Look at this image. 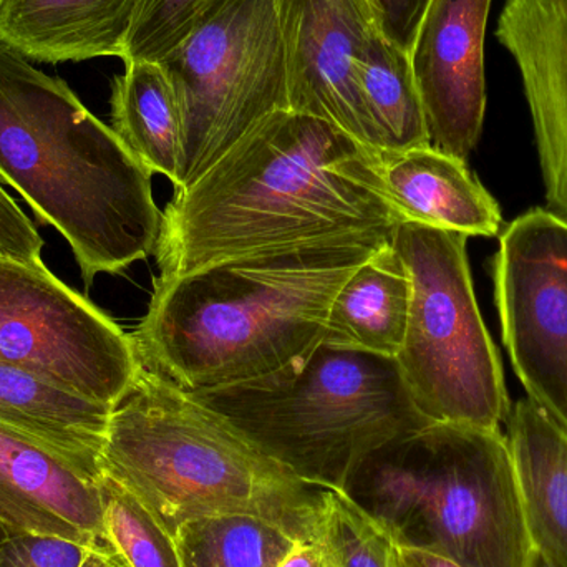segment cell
Returning a JSON list of instances; mask_svg holds the SVG:
<instances>
[{"mask_svg":"<svg viewBox=\"0 0 567 567\" xmlns=\"http://www.w3.org/2000/svg\"><path fill=\"white\" fill-rule=\"evenodd\" d=\"M400 223L379 155L326 120L279 110L175 189L153 252L155 282L303 246L392 241Z\"/></svg>","mask_w":567,"mask_h":567,"instance_id":"6da1fadb","label":"cell"},{"mask_svg":"<svg viewBox=\"0 0 567 567\" xmlns=\"http://www.w3.org/2000/svg\"><path fill=\"white\" fill-rule=\"evenodd\" d=\"M389 243L303 246L155 282L130 336L140 367L186 392L271 375L323 342L333 297Z\"/></svg>","mask_w":567,"mask_h":567,"instance_id":"7a4b0ae2","label":"cell"},{"mask_svg":"<svg viewBox=\"0 0 567 567\" xmlns=\"http://www.w3.org/2000/svg\"><path fill=\"white\" fill-rule=\"evenodd\" d=\"M0 179L65 238L86 287L155 252L152 173L69 83L2 42Z\"/></svg>","mask_w":567,"mask_h":567,"instance_id":"3957f363","label":"cell"},{"mask_svg":"<svg viewBox=\"0 0 567 567\" xmlns=\"http://www.w3.org/2000/svg\"><path fill=\"white\" fill-rule=\"evenodd\" d=\"M102 472L172 538L193 519L246 515L297 542H316L327 492L266 455L192 393L145 369L113 406Z\"/></svg>","mask_w":567,"mask_h":567,"instance_id":"277c9868","label":"cell"},{"mask_svg":"<svg viewBox=\"0 0 567 567\" xmlns=\"http://www.w3.org/2000/svg\"><path fill=\"white\" fill-rule=\"evenodd\" d=\"M342 493L402 548L463 567H528L532 559L503 432L429 423L369 453Z\"/></svg>","mask_w":567,"mask_h":567,"instance_id":"5b68a950","label":"cell"},{"mask_svg":"<svg viewBox=\"0 0 567 567\" xmlns=\"http://www.w3.org/2000/svg\"><path fill=\"white\" fill-rule=\"evenodd\" d=\"M189 393L293 475L336 492L373 450L432 423L396 359L326 342L271 375Z\"/></svg>","mask_w":567,"mask_h":567,"instance_id":"8992f818","label":"cell"},{"mask_svg":"<svg viewBox=\"0 0 567 567\" xmlns=\"http://www.w3.org/2000/svg\"><path fill=\"white\" fill-rule=\"evenodd\" d=\"M466 241L419 223L396 226L392 245L409 271L412 297L395 359L426 420L502 432L512 403L476 302Z\"/></svg>","mask_w":567,"mask_h":567,"instance_id":"52a82bcc","label":"cell"},{"mask_svg":"<svg viewBox=\"0 0 567 567\" xmlns=\"http://www.w3.org/2000/svg\"><path fill=\"white\" fill-rule=\"evenodd\" d=\"M182 116L185 188L262 120L289 109L278 0H216L159 60Z\"/></svg>","mask_w":567,"mask_h":567,"instance_id":"ba28073f","label":"cell"},{"mask_svg":"<svg viewBox=\"0 0 567 567\" xmlns=\"http://www.w3.org/2000/svg\"><path fill=\"white\" fill-rule=\"evenodd\" d=\"M0 362L115 406L138 375L132 337L47 266L0 258Z\"/></svg>","mask_w":567,"mask_h":567,"instance_id":"9c48e42d","label":"cell"},{"mask_svg":"<svg viewBox=\"0 0 567 567\" xmlns=\"http://www.w3.org/2000/svg\"><path fill=\"white\" fill-rule=\"evenodd\" d=\"M493 281L513 370L528 399L567 433V219L535 208L509 223Z\"/></svg>","mask_w":567,"mask_h":567,"instance_id":"30bf717a","label":"cell"},{"mask_svg":"<svg viewBox=\"0 0 567 567\" xmlns=\"http://www.w3.org/2000/svg\"><path fill=\"white\" fill-rule=\"evenodd\" d=\"M289 110L326 120L382 156L355 62L379 29L369 0H278Z\"/></svg>","mask_w":567,"mask_h":567,"instance_id":"8fae6325","label":"cell"},{"mask_svg":"<svg viewBox=\"0 0 567 567\" xmlns=\"http://www.w3.org/2000/svg\"><path fill=\"white\" fill-rule=\"evenodd\" d=\"M489 9L492 0H432L409 53L430 146L463 162L485 122Z\"/></svg>","mask_w":567,"mask_h":567,"instance_id":"7c38bea8","label":"cell"},{"mask_svg":"<svg viewBox=\"0 0 567 567\" xmlns=\"http://www.w3.org/2000/svg\"><path fill=\"white\" fill-rule=\"evenodd\" d=\"M496 39L522 75L546 202L567 219V0H505Z\"/></svg>","mask_w":567,"mask_h":567,"instance_id":"4fadbf2b","label":"cell"},{"mask_svg":"<svg viewBox=\"0 0 567 567\" xmlns=\"http://www.w3.org/2000/svg\"><path fill=\"white\" fill-rule=\"evenodd\" d=\"M0 522L13 532L56 536L85 546L106 539L100 482L3 429Z\"/></svg>","mask_w":567,"mask_h":567,"instance_id":"5bb4252c","label":"cell"},{"mask_svg":"<svg viewBox=\"0 0 567 567\" xmlns=\"http://www.w3.org/2000/svg\"><path fill=\"white\" fill-rule=\"evenodd\" d=\"M380 173L386 198L402 221L466 238H495L502 233L498 203L463 159L426 145L385 153L380 156Z\"/></svg>","mask_w":567,"mask_h":567,"instance_id":"9a60e30c","label":"cell"},{"mask_svg":"<svg viewBox=\"0 0 567 567\" xmlns=\"http://www.w3.org/2000/svg\"><path fill=\"white\" fill-rule=\"evenodd\" d=\"M113 406L90 402L0 362V429L22 436L93 482Z\"/></svg>","mask_w":567,"mask_h":567,"instance_id":"2e32d148","label":"cell"},{"mask_svg":"<svg viewBox=\"0 0 567 567\" xmlns=\"http://www.w3.org/2000/svg\"><path fill=\"white\" fill-rule=\"evenodd\" d=\"M140 0H0V42L40 63L120 56Z\"/></svg>","mask_w":567,"mask_h":567,"instance_id":"e0dca14e","label":"cell"},{"mask_svg":"<svg viewBox=\"0 0 567 567\" xmlns=\"http://www.w3.org/2000/svg\"><path fill=\"white\" fill-rule=\"evenodd\" d=\"M505 426L533 551L567 567V433L529 399L512 405Z\"/></svg>","mask_w":567,"mask_h":567,"instance_id":"ac0fdd59","label":"cell"},{"mask_svg":"<svg viewBox=\"0 0 567 567\" xmlns=\"http://www.w3.org/2000/svg\"><path fill=\"white\" fill-rule=\"evenodd\" d=\"M412 284L392 243L377 249L333 297L323 342L399 355L409 320Z\"/></svg>","mask_w":567,"mask_h":567,"instance_id":"d6986e66","label":"cell"},{"mask_svg":"<svg viewBox=\"0 0 567 567\" xmlns=\"http://www.w3.org/2000/svg\"><path fill=\"white\" fill-rule=\"evenodd\" d=\"M112 128L152 175L178 185L182 116L172 83L158 62H128L112 89Z\"/></svg>","mask_w":567,"mask_h":567,"instance_id":"ffe728a7","label":"cell"},{"mask_svg":"<svg viewBox=\"0 0 567 567\" xmlns=\"http://www.w3.org/2000/svg\"><path fill=\"white\" fill-rule=\"evenodd\" d=\"M355 72L363 102L382 136L385 153L430 145L425 112L409 53L377 29L357 59Z\"/></svg>","mask_w":567,"mask_h":567,"instance_id":"44dd1931","label":"cell"},{"mask_svg":"<svg viewBox=\"0 0 567 567\" xmlns=\"http://www.w3.org/2000/svg\"><path fill=\"white\" fill-rule=\"evenodd\" d=\"M175 543L182 567H281L300 542L266 519L225 515L185 523Z\"/></svg>","mask_w":567,"mask_h":567,"instance_id":"7402d4cb","label":"cell"},{"mask_svg":"<svg viewBox=\"0 0 567 567\" xmlns=\"http://www.w3.org/2000/svg\"><path fill=\"white\" fill-rule=\"evenodd\" d=\"M316 542L332 567H396L389 533L339 489L323 495Z\"/></svg>","mask_w":567,"mask_h":567,"instance_id":"603a6c76","label":"cell"},{"mask_svg":"<svg viewBox=\"0 0 567 567\" xmlns=\"http://www.w3.org/2000/svg\"><path fill=\"white\" fill-rule=\"evenodd\" d=\"M105 536L130 567H182L175 538L112 476L100 480Z\"/></svg>","mask_w":567,"mask_h":567,"instance_id":"cb8c5ba5","label":"cell"},{"mask_svg":"<svg viewBox=\"0 0 567 567\" xmlns=\"http://www.w3.org/2000/svg\"><path fill=\"white\" fill-rule=\"evenodd\" d=\"M216 0H140L122 60L159 62Z\"/></svg>","mask_w":567,"mask_h":567,"instance_id":"d4e9b609","label":"cell"},{"mask_svg":"<svg viewBox=\"0 0 567 567\" xmlns=\"http://www.w3.org/2000/svg\"><path fill=\"white\" fill-rule=\"evenodd\" d=\"M89 549L56 536L16 532L0 546V567H82Z\"/></svg>","mask_w":567,"mask_h":567,"instance_id":"484cf974","label":"cell"},{"mask_svg":"<svg viewBox=\"0 0 567 567\" xmlns=\"http://www.w3.org/2000/svg\"><path fill=\"white\" fill-rule=\"evenodd\" d=\"M43 241L33 223L0 185V258L42 265Z\"/></svg>","mask_w":567,"mask_h":567,"instance_id":"4316f807","label":"cell"},{"mask_svg":"<svg viewBox=\"0 0 567 567\" xmlns=\"http://www.w3.org/2000/svg\"><path fill=\"white\" fill-rule=\"evenodd\" d=\"M432 0H369L380 33L410 53Z\"/></svg>","mask_w":567,"mask_h":567,"instance_id":"83f0119b","label":"cell"},{"mask_svg":"<svg viewBox=\"0 0 567 567\" xmlns=\"http://www.w3.org/2000/svg\"><path fill=\"white\" fill-rule=\"evenodd\" d=\"M396 567H463L452 559L422 549L396 546Z\"/></svg>","mask_w":567,"mask_h":567,"instance_id":"f1b7e54d","label":"cell"},{"mask_svg":"<svg viewBox=\"0 0 567 567\" xmlns=\"http://www.w3.org/2000/svg\"><path fill=\"white\" fill-rule=\"evenodd\" d=\"M82 567H130L123 556L113 548L109 539L90 546L89 555Z\"/></svg>","mask_w":567,"mask_h":567,"instance_id":"f546056e","label":"cell"},{"mask_svg":"<svg viewBox=\"0 0 567 567\" xmlns=\"http://www.w3.org/2000/svg\"><path fill=\"white\" fill-rule=\"evenodd\" d=\"M322 549L317 542H300L281 567H322Z\"/></svg>","mask_w":567,"mask_h":567,"instance_id":"4dcf8cb0","label":"cell"},{"mask_svg":"<svg viewBox=\"0 0 567 567\" xmlns=\"http://www.w3.org/2000/svg\"><path fill=\"white\" fill-rule=\"evenodd\" d=\"M528 567H551L548 563L543 559V556H539L538 553L533 551L532 559H529Z\"/></svg>","mask_w":567,"mask_h":567,"instance_id":"1f68e13d","label":"cell"},{"mask_svg":"<svg viewBox=\"0 0 567 567\" xmlns=\"http://www.w3.org/2000/svg\"><path fill=\"white\" fill-rule=\"evenodd\" d=\"M12 533L16 532H13L12 528H9L6 523L0 522V546L9 539V536L12 535Z\"/></svg>","mask_w":567,"mask_h":567,"instance_id":"d6a6232c","label":"cell"},{"mask_svg":"<svg viewBox=\"0 0 567 567\" xmlns=\"http://www.w3.org/2000/svg\"><path fill=\"white\" fill-rule=\"evenodd\" d=\"M322 567H332V566H330L329 563L323 561V566Z\"/></svg>","mask_w":567,"mask_h":567,"instance_id":"836d02e7","label":"cell"}]
</instances>
